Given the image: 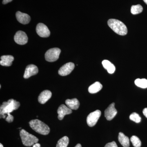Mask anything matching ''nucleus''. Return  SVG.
I'll return each instance as SVG.
<instances>
[{
	"instance_id": "1",
	"label": "nucleus",
	"mask_w": 147,
	"mask_h": 147,
	"mask_svg": "<svg viewBox=\"0 0 147 147\" xmlns=\"http://www.w3.org/2000/svg\"><path fill=\"white\" fill-rule=\"evenodd\" d=\"M20 106V102L13 99H9L7 102H3L0 108L1 117L2 116L3 118H6V115L10 114V113L13 112V110H17Z\"/></svg>"
},
{
	"instance_id": "2",
	"label": "nucleus",
	"mask_w": 147,
	"mask_h": 147,
	"mask_svg": "<svg viewBox=\"0 0 147 147\" xmlns=\"http://www.w3.org/2000/svg\"><path fill=\"white\" fill-rule=\"evenodd\" d=\"M108 24L113 31L120 35L124 36L127 34V28L121 21L117 19H110L108 20Z\"/></svg>"
},
{
	"instance_id": "3",
	"label": "nucleus",
	"mask_w": 147,
	"mask_h": 147,
	"mask_svg": "<svg viewBox=\"0 0 147 147\" xmlns=\"http://www.w3.org/2000/svg\"><path fill=\"white\" fill-rule=\"evenodd\" d=\"M29 124L34 130L40 134L46 135L50 133L49 127L39 120H32L30 121Z\"/></svg>"
},
{
	"instance_id": "4",
	"label": "nucleus",
	"mask_w": 147,
	"mask_h": 147,
	"mask_svg": "<svg viewBox=\"0 0 147 147\" xmlns=\"http://www.w3.org/2000/svg\"><path fill=\"white\" fill-rule=\"evenodd\" d=\"M20 135L22 143L26 146H31L38 142V139L36 137L30 134L25 129H21Z\"/></svg>"
},
{
	"instance_id": "5",
	"label": "nucleus",
	"mask_w": 147,
	"mask_h": 147,
	"mask_svg": "<svg viewBox=\"0 0 147 147\" xmlns=\"http://www.w3.org/2000/svg\"><path fill=\"white\" fill-rule=\"evenodd\" d=\"M61 50L58 48H53L47 50L45 54V59L50 62L57 60L59 57Z\"/></svg>"
},
{
	"instance_id": "6",
	"label": "nucleus",
	"mask_w": 147,
	"mask_h": 147,
	"mask_svg": "<svg viewBox=\"0 0 147 147\" xmlns=\"http://www.w3.org/2000/svg\"><path fill=\"white\" fill-rule=\"evenodd\" d=\"M101 114V111L99 110H96L90 113L87 118V123L88 126L91 127L94 126L97 123Z\"/></svg>"
},
{
	"instance_id": "7",
	"label": "nucleus",
	"mask_w": 147,
	"mask_h": 147,
	"mask_svg": "<svg viewBox=\"0 0 147 147\" xmlns=\"http://www.w3.org/2000/svg\"><path fill=\"white\" fill-rule=\"evenodd\" d=\"M75 67V65L73 63L69 62L63 65L59 69L58 73L62 76L68 75L73 71Z\"/></svg>"
},
{
	"instance_id": "8",
	"label": "nucleus",
	"mask_w": 147,
	"mask_h": 147,
	"mask_svg": "<svg viewBox=\"0 0 147 147\" xmlns=\"http://www.w3.org/2000/svg\"><path fill=\"white\" fill-rule=\"evenodd\" d=\"M36 32L37 34L41 37H48L50 34V32L47 26L42 23H39L37 25Z\"/></svg>"
},
{
	"instance_id": "9",
	"label": "nucleus",
	"mask_w": 147,
	"mask_h": 147,
	"mask_svg": "<svg viewBox=\"0 0 147 147\" xmlns=\"http://www.w3.org/2000/svg\"><path fill=\"white\" fill-rule=\"evenodd\" d=\"M14 40L17 44L24 45L26 44L28 42V37L26 33L22 31H19L14 36Z\"/></svg>"
},
{
	"instance_id": "10",
	"label": "nucleus",
	"mask_w": 147,
	"mask_h": 147,
	"mask_svg": "<svg viewBox=\"0 0 147 147\" xmlns=\"http://www.w3.org/2000/svg\"><path fill=\"white\" fill-rule=\"evenodd\" d=\"M117 113V111L115 108V103L113 102L110 104L108 108L105 110V117L106 118L107 120H112L115 117Z\"/></svg>"
},
{
	"instance_id": "11",
	"label": "nucleus",
	"mask_w": 147,
	"mask_h": 147,
	"mask_svg": "<svg viewBox=\"0 0 147 147\" xmlns=\"http://www.w3.org/2000/svg\"><path fill=\"white\" fill-rule=\"evenodd\" d=\"M37 67L34 65L30 64L27 66L25 70L24 77L25 79H28L31 76L36 75L38 73Z\"/></svg>"
},
{
	"instance_id": "12",
	"label": "nucleus",
	"mask_w": 147,
	"mask_h": 147,
	"mask_svg": "<svg viewBox=\"0 0 147 147\" xmlns=\"http://www.w3.org/2000/svg\"><path fill=\"white\" fill-rule=\"evenodd\" d=\"M72 113V110L67 106L62 104L59 107L57 110L58 114V119L60 120L63 119L65 116L67 115H69Z\"/></svg>"
},
{
	"instance_id": "13",
	"label": "nucleus",
	"mask_w": 147,
	"mask_h": 147,
	"mask_svg": "<svg viewBox=\"0 0 147 147\" xmlns=\"http://www.w3.org/2000/svg\"><path fill=\"white\" fill-rule=\"evenodd\" d=\"M16 16L17 21L21 24H28L30 21V17L27 13L18 11L16 12Z\"/></svg>"
},
{
	"instance_id": "14",
	"label": "nucleus",
	"mask_w": 147,
	"mask_h": 147,
	"mask_svg": "<svg viewBox=\"0 0 147 147\" xmlns=\"http://www.w3.org/2000/svg\"><path fill=\"white\" fill-rule=\"evenodd\" d=\"M52 92L48 90L42 91L38 97V102L41 104H45L52 96Z\"/></svg>"
},
{
	"instance_id": "15",
	"label": "nucleus",
	"mask_w": 147,
	"mask_h": 147,
	"mask_svg": "<svg viewBox=\"0 0 147 147\" xmlns=\"http://www.w3.org/2000/svg\"><path fill=\"white\" fill-rule=\"evenodd\" d=\"M14 58L11 55H3L1 57L0 64L3 66H10Z\"/></svg>"
},
{
	"instance_id": "16",
	"label": "nucleus",
	"mask_w": 147,
	"mask_h": 147,
	"mask_svg": "<svg viewBox=\"0 0 147 147\" xmlns=\"http://www.w3.org/2000/svg\"><path fill=\"white\" fill-rule=\"evenodd\" d=\"M65 103L67 107L71 110H77L80 105L79 100L76 98L67 99L65 100Z\"/></svg>"
},
{
	"instance_id": "17",
	"label": "nucleus",
	"mask_w": 147,
	"mask_h": 147,
	"mask_svg": "<svg viewBox=\"0 0 147 147\" xmlns=\"http://www.w3.org/2000/svg\"><path fill=\"white\" fill-rule=\"evenodd\" d=\"M102 64L104 68L107 70L108 73L112 74L115 72L116 69L115 67L110 61L105 60L102 61Z\"/></svg>"
},
{
	"instance_id": "18",
	"label": "nucleus",
	"mask_w": 147,
	"mask_h": 147,
	"mask_svg": "<svg viewBox=\"0 0 147 147\" xmlns=\"http://www.w3.org/2000/svg\"><path fill=\"white\" fill-rule=\"evenodd\" d=\"M118 140L121 145L123 147L129 146V139L122 132H121L119 133Z\"/></svg>"
},
{
	"instance_id": "19",
	"label": "nucleus",
	"mask_w": 147,
	"mask_h": 147,
	"mask_svg": "<svg viewBox=\"0 0 147 147\" xmlns=\"http://www.w3.org/2000/svg\"><path fill=\"white\" fill-rule=\"evenodd\" d=\"M102 86L100 82H96L92 84L88 88V92L91 94H95L102 89Z\"/></svg>"
},
{
	"instance_id": "20",
	"label": "nucleus",
	"mask_w": 147,
	"mask_h": 147,
	"mask_svg": "<svg viewBox=\"0 0 147 147\" xmlns=\"http://www.w3.org/2000/svg\"><path fill=\"white\" fill-rule=\"evenodd\" d=\"M69 143V139L67 136H65L58 141L57 147H67Z\"/></svg>"
},
{
	"instance_id": "21",
	"label": "nucleus",
	"mask_w": 147,
	"mask_h": 147,
	"mask_svg": "<svg viewBox=\"0 0 147 147\" xmlns=\"http://www.w3.org/2000/svg\"><path fill=\"white\" fill-rule=\"evenodd\" d=\"M135 85L137 86L142 88H147V80L145 79H137L134 82Z\"/></svg>"
},
{
	"instance_id": "22",
	"label": "nucleus",
	"mask_w": 147,
	"mask_h": 147,
	"mask_svg": "<svg viewBox=\"0 0 147 147\" xmlns=\"http://www.w3.org/2000/svg\"><path fill=\"white\" fill-rule=\"evenodd\" d=\"M143 10V7L140 5H132L131 8V13L134 15L141 13Z\"/></svg>"
},
{
	"instance_id": "23",
	"label": "nucleus",
	"mask_w": 147,
	"mask_h": 147,
	"mask_svg": "<svg viewBox=\"0 0 147 147\" xmlns=\"http://www.w3.org/2000/svg\"><path fill=\"white\" fill-rule=\"evenodd\" d=\"M130 141L134 147H140L142 145V142L140 139L136 136H132L130 138Z\"/></svg>"
},
{
	"instance_id": "24",
	"label": "nucleus",
	"mask_w": 147,
	"mask_h": 147,
	"mask_svg": "<svg viewBox=\"0 0 147 147\" xmlns=\"http://www.w3.org/2000/svg\"><path fill=\"white\" fill-rule=\"evenodd\" d=\"M129 119L136 123H139L141 122V118L137 113H134L129 116Z\"/></svg>"
},
{
	"instance_id": "25",
	"label": "nucleus",
	"mask_w": 147,
	"mask_h": 147,
	"mask_svg": "<svg viewBox=\"0 0 147 147\" xmlns=\"http://www.w3.org/2000/svg\"><path fill=\"white\" fill-rule=\"evenodd\" d=\"M7 115V117L5 118V120L8 123L12 122L13 120V119H14L13 116L10 115V114H9Z\"/></svg>"
},
{
	"instance_id": "26",
	"label": "nucleus",
	"mask_w": 147,
	"mask_h": 147,
	"mask_svg": "<svg viewBox=\"0 0 147 147\" xmlns=\"http://www.w3.org/2000/svg\"><path fill=\"white\" fill-rule=\"evenodd\" d=\"M105 147H118V146L115 142H113L106 144Z\"/></svg>"
},
{
	"instance_id": "27",
	"label": "nucleus",
	"mask_w": 147,
	"mask_h": 147,
	"mask_svg": "<svg viewBox=\"0 0 147 147\" xmlns=\"http://www.w3.org/2000/svg\"><path fill=\"white\" fill-rule=\"evenodd\" d=\"M143 114L147 118V108H145L143 111Z\"/></svg>"
},
{
	"instance_id": "28",
	"label": "nucleus",
	"mask_w": 147,
	"mask_h": 147,
	"mask_svg": "<svg viewBox=\"0 0 147 147\" xmlns=\"http://www.w3.org/2000/svg\"><path fill=\"white\" fill-rule=\"evenodd\" d=\"M12 1V0H3V4H6L10 2H11Z\"/></svg>"
},
{
	"instance_id": "29",
	"label": "nucleus",
	"mask_w": 147,
	"mask_h": 147,
	"mask_svg": "<svg viewBox=\"0 0 147 147\" xmlns=\"http://www.w3.org/2000/svg\"><path fill=\"white\" fill-rule=\"evenodd\" d=\"M33 147H40V144L38 143H36L33 145Z\"/></svg>"
},
{
	"instance_id": "30",
	"label": "nucleus",
	"mask_w": 147,
	"mask_h": 147,
	"mask_svg": "<svg viewBox=\"0 0 147 147\" xmlns=\"http://www.w3.org/2000/svg\"><path fill=\"white\" fill-rule=\"evenodd\" d=\"M75 147H82V145L80 144H77L75 146Z\"/></svg>"
},
{
	"instance_id": "31",
	"label": "nucleus",
	"mask_w": 147,
	"mask_h": 147,
	"mask_svg": "<svg viewBox=\"0 0 147 147\" xmlns=\"http://www.w3.org/2000/svg\"><path fill=\"white\" fill-rule=\"evenodd\" d=\"M143 1H144V2L147 5V0H143Z\"/></svg>"
},
{
	"instance_id": "32",
	"label": "nucleus",
	"mask_w": 147,
	"mask_h": 147,
	"mask_svg": "<svg viewBox=\"0 0 147 147\" xmlns=\"http://www.w3.org/2000/svg\"><path fill=\"white\" fill-rule=\"evenodd\" d=\"M0 147H3V145L2 144H0Z\"/></svg>"
}]
</instances>
